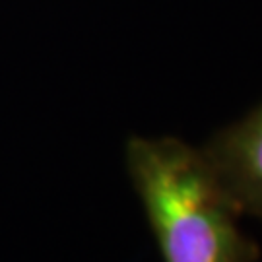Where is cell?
<instances>
[{"mask_svg": "<svg viewBox=\"0 0 262 262\" xmlns=\"http://www.w3.org/2000/svg\"><path fill=\"white\" fill-rule=\"evenodd\" d=\"M126 169L163 262H256L231 196L202 148L175 136L126 142Z\"/></svg>", "mask_w": 262, "mask_h": 262, "instance_id": "obj_1", "label": "cell"}, {"mask_svg": "<svg viewBox=\"0 0 262 262\" xmlns=\"http://www.w3.org/2000/svg\"><path fill=\"white\" fill-rule=\"evenodd\" d=\"M202 151L237 210L262 220V103L215 132Z\"/></svg>", "mask_w": 262, "mask_h": 262, "instance_id": "obj_2", "label": "cell"}]
</instances>
